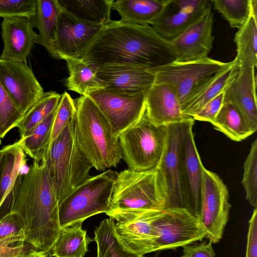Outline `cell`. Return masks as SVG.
Listing matches in <instances>:
<instances>
[{"label":"cell","instance_id":"cell-4","mask_svg":"<svg viewBox=\"0 0 257 257\" xmlns=\"http://www.w3.org/2000/svg\"><path fill=\"white\" fill-rule=\"evenodd\" d=\"M74 101L76 132L84 154L99 171L115 167L122 154L108 121L88 96H81Z\"/></svg>","mask_w":257,"mask_h":257},{"label":"cell","instance_id":"cell-46","mask_svg":"<svg viewBox=\"0 0 257 257\" xmlns=\"http://www.w3.org/2000/svg\"><path fill=\"white\" fill-rule=\"evenodd\" d=\"M251 17L257 22V1L250 0Z\"/></svg>","mask_w":257,"mask_h":257},{"label":"cell","instance_id":"cell-23","mask_svg":"<svg viewBox=\"0 0 257 257\" xmlns=\"http://www.w3.org/2000/svg\"><path fill=\"white\" fill-rule=\"evenodd\" d=\"M161 211L148 212L115 223L116 236L126 249L142 255L154 251L156 235L152 221Z\"/></svg>","mask_w":257,"mask_h":257},{"label":"cell","instance_id":"cell-3","mask_svg":"<svg viewBox=\"0 0 257 257\" xmlns=\"http://www.w3.org/2000/svg\"><path fill=\"white\" fill-rule=\"evenodd\" d=\"M168 201L166 187L156 168L144 171L127 169L117 173L106 214L117 221L129 219L163 210Z\"/></svg>","mask_w":257,"mask_h":257},{"label":"cell","instance_id":"cell-48","mask_svg":"<svg viewBox=\"0 0 257 257\" xmlns=\"http://www.w3.org/2000/svg\"><path fill=\"white\" fill-rule=\"evenodd\" d=\"M1 139H0V146H1Z\"/></svg>","mask_w":257,"mask_h":257},{"label":"cell","instance_id":"cell-32","mask_svg":"<svg viewBox=\"0 0 257 257\" xmlns=\"http://www.w3.org/2000/svg\"><path fill=\"white\" fill-rule=\"evenodd\" d=\"M56 108L25 137H21L18 141L25 154L34 160L46 159Z\"/></svg>","mask_w":257,"mask_h":257},{"label":"cell","instance_id":"cell-17","mask_svg":"<svg viewBox=\"0 0 257 257\" xmlns=\"http://www.w3.org/2000/svg\"><path fill=\"white\" fill-rule=\"evenodd\" d=\"M213 14L211 9L175 38L169 40L176 61H194L208 57L213 46Z\"/></svg>","mask_w":257,"mask_h":257},{"label":"cell","instance_id":"cell-8","mask_svg":"<svg viewBox=\"0 0 257 257\" xmlns=\"http://www.w3.org/2000/svg\"><path fill=\"white\" fill-rule=\"evenodd\" d=\"M230 63L207 57L190 62L174 61L147 70L154 75V83H166L172 87L182 108L207 80Z\"/></svg>","mask_w":257,"mask_h":257},{"label":"cell","instance_id":"cell-37","mask_svg":"<svg viewBox=\"0 0 257 257\" xmlns=\"http://www.w3.org/2000/svg\"><path fill=\"white\" fill-rule=\"evenodd\" d=\"M75 111L74 99L68 93L64 92L61 94L60 101L56 108L46 158L54 142L60 135L70 121L74 117Z\"/></svg>","mask_w":257,"mask_h":257},{"label":"cell","instance_id":"cell-42","mask_svg":"<svg viewBox=\"0 0 257 257\" xmlns=\"http://www.w3.org/2000/svg\"><path fill=\"white\" fill-rule=\"evenodd\" d=\"M182 257H215L212 242L193 243L183 247Z\"/></svg>","mask_w":257,"mask_h":257},{"label":"cell","instance_id":"cell-24","mask_svg":"<svg viewBox=\"0 0 257 257\" xmlns=\"http://www.w3.org/2000/svg\"><path fill=\"white\" fill-rule=\"evenodd\" d=\"M238 67L235 58L229 65L212 76L184 104L183 113L191 117L197 113L235 78Z\"/></svg>","mask_w":257,"mask_h":257},{"label":"cell","instance_id":"cell-30","mask_svg":"<svg viewBox=\"0 0 257 257\" xmlns=\"http://www.w3.org/2000/svg\"><path fill=\"white\" fill-rule=\"evenodd\" d=\"M211 123L214 128L230 140L240 142L254 134L241 112L230 102L223 103Z\"/></svg>","mask_w":257,"mask_h":257},{"label":"cell","instance_id":"cell-44","mask_svg":"<svg viewBox=\"0 0 257 257\" xmlns=\"http://www.w3.org/2000/svg\"><path fill=\"white\" fill-rule=\"evenodd\" d=\"M32 247L26 244L19 247H11L0 244V257H19Z\"/></svg>","mask_w":257,"mask_h":257},{"label":"cell","instance_id":"cell-49","mask_svg":"<svg viewBox=\"0 0 257 257\" xmlns=\"http://www.w3.org/2000/svg\"><path fill=\"white\" fill-rule=\"evenodd\" d=\"M48 257H51V256H48Z\"/></svg>","mask_w":257,"mask_h":257},{"label":"cell","instance_id":"cell-38","mask_svg":"<svg viewBox=\"0 0 257 257\" xmlns=\"http://www.w3.org/2000/svg\"><path fill=\"white\" fill-rule=\"evenodd\" d=\"M241 184L244 189L246 198L250 204L257 205V139L252 143L243 164Z\"/></svg>","mask_w":257,"mask_h":257},{"label":"cell","instance_id":"cell-14","mask_svg":"<svg viewBox=\"0 0 257 257\" xmlns=\"http://www.w3.org/2000/svg\"><path fill=\"white\" fill-rule=\"evenodd\" d=\"M0 81L23 116L44 93L27 62L0 59Z\"/></svg>","mask_w":257,"mask_h":257},{"label":"cell","instance_id":"cell-39","mask_svg":"<svg viewBox=\"0 0 257 257\" xmlns=\"http://www.w3.org/2000/svg\"><path fill=\"white\" fill-rule=\"evenodd\" d=\"M23 116L0 81V139L17 127Z\"/></svg>","mask_w":257,"mask_h":257},{"label":"cell","instance_id":"cell-16","mask_svg":"<svg viewBox=\"0 0 257 257\" xmlns=\"http://www.w3.org/2000/svg\"><path fill=\"white\" fill-rule=\"evenodd\" d=\"M193 120L168 125L166 147L156 167L162 177L167 190L168 201L167 208H184L180 181V151L186 127L188 122Z\"/></svg>","mask_w":257,"mask_h":257},{"label":"cell","instance_id":"cell-36","mask_svg":"<svg viewBox=\"0 0 257 257\" xmlns=\"http://www.w3.org/2000/svg\"><path fill=\"white\" fill-rule=\"evenodd\" d=\"M26 228L21 217L12 212L0 220V244L11 247L25 245Z\"/></svg>","mask_w":257,"mask_h":257},{"label":"cell","instance_id":"cell-6","mask_svg":"<svg viewBox=\"0 0 257 257\" xmlns=\"http://www.w3.org/2000/svg\"><path fill=\"white\" fill-rule=\"evenodd\" d=\"M117 173L108 169L88 179L59 203L61 228L101 213L107 212Z\"/></svg>","mask_w":257,"mask_h":257},{"label":"cell","instance_id":"cell-35","mask_svg":"<svg viewBox=\"0 0 257 257\" xmlns=\"http://www.w3.org/2000/svg\"><path fill=\"white\" fill-rule=\"evenodd\" d=\"M212 6L232 28L239 29L251 17L250 0H214Z\"/></svg>","mask_w":257,"mask_h":257},{"label":"cell","instance_id":"cell-47","mask_svg":"<svg viewBox=\"0 0 257 257\" xmlns=\"http://www.w3.org/2000/svg\"><path fill=\"white\" fill-rule=\"evenodd\" d=\"M2 151L1 150H0V165H1V162L2 160Z\"/></svg>","mask_w":257,"mask_h":257},{"label":"cell","instance_id":"cell-40","mask_svg":"<svg viewBox=\"0 0 257 257\" xmlns=\"http://www.w3.org/2000/svg\"><path fill=\"white\" fill-rule=\"evenodd\" d=\"M37 0H0V17L32 18L36 13Z\"/></svg>","mask_w":257,"mask_h":257},{"label":"cell","instance_id":"cell-13","mask_svg":"<svg viewBox=\"0 0 257 257\" xmlns=\"http://www.w3.org/2000/svg\"><path fill=\"white\" fill-rule=\"evenodd\" d=\"M104 26L80 20L60 7L54 42L58 58H81Z\"/></svg>","mask_w":257,"mask_h":257},{"label":"cell","instance_id":"cell-18","mask_svg":"<svg viewBox=\"0 0 257 257\" xmlns=\"http://www.w3.org/2000/svg\"><path fill=\"white\" fill-rule=\"evenodd\" d=\"M34 28L32 18L3 19L1 35L4 46L0 59L27 62L38 37Z\"/></svg>","mask_w":257,"mask_h":257},{"label":"cell","instance_id":"cell-1","mask_svg":"<svg viewBox=\"0 0 257 257\" xmlns=\"http://www.w3.org/2000/svg\"><path fill=\"white\" fill-rule=\"evenodd\" d=\"M81 58L97 67L122 64L151 68L172 62L176 56L169 41L150 25L119 20L104 26Z\"/></svg>","mask_w":257,"mask_h":257},{"label":"cell","instance_id":"cell-7","mask_svg":"<svg viewBox=\"0 0 257 257\" xmlns=\"http://www.w3.org/2000/svg\"><path fill=\"white\" fill-rule=\"evenodd\" d=\"M168 125H158L149 119L146 111L118 137L122 158L128 169L144 171L156 168L167 142Z\"/></svg>","mask_w":257,"mask_h":257},{"label":"cell","instance_id":"cell-9","mask_svg":"<svg viewBox=\"0 0 257 257\" xmlns=\"http://www.w3.org/2000/svg\"><path fill=\"white\" fill-rule=\"evenodd\" d=\"M152 225L156 235L154 251L174 249L206 237L199 219L183 207L163 209Z\"/></svg>","mask_w":257,"mask_h":257},{"label":"cell","instance_id":"cell-26","mask_svg":"<svg viewBox=\"0 0 257 257\" xmlns=\"http://www.w3.org/2000/svg\"><path fill=\"white\" fill-rule=\"evenodd\" d=\"M166 2L167 0H117L113 2L112 9L117 12L121 21L150 25L161 14Z\"/></svg>","mask_w":257,"mask_h":257},{"label":"cell","instance_id":"cell-2","mask_svg":"<svg viewBox=\"0 0 257 257\" xmlns=\"http://www.w3.org/2000/svg\"><path fill=\"white\" fill-rule=\"evenodd\" d=\"M12 212L25 223V243L36 251L49 253L61 227L59 202L45 158L34 160L22 173Z\"/></svg>","mask_w":257,"mask_h":257},{"label":"cell","instance_id":"cell-5","mask_svg":"<svg viewBox=\"0 0 257 257\" xmlns=\"http://www.w3.org/2000/svg\"><path fill=\"white\" fill-rule=\"evenodd\" d=\"M46 161L59 203L91 177L93 167L78 141L75 116L52 145Z\"/></svg>","mask_w":257,"mask_h":257},{"label":"cell","instance_id":"cell-31","mask_svg":"<svg viewBox=\"0 0 257 257\" xmlns=\"http://www.w3.org/2000/svg\"><path fill=\"white\" fill-rule=\"evenodd\" d=\"M114 220L109 217L103 220L94 230L97 244V257H144L126 249L115 233Z\"/></svg>","mask_w":257,"mask_h":257},{"label":"cell","instance_id":"cell-25","mask_svg":"<svg viewBox=\"0 0 257 257\" xmlns=\"http://www.w3.org/2000/svg\"><path fill=\"white\" fill-rule=\"evenodd\" d=\"M60 6L58 0H37L35 15L32 18L39 33L36 44L45 48L52 58L58 59L54 42Z\"/></svg>","mask_w":257,"mask_h":257},{"label":"cell","instance_id":"cell-27","mask_svg":"<svg viewBox=\"0 0 257 257\" xmlns=\"http://www.w3.org/2000/svg\"><path fill=\"white\" fill-rule=\"evenodd\" d=\"M64 60L69 71V76L66 81L68 90L81 96H87L90 93L104 88L96 77V65L81 58H68Z\"/></svg>","mask_w":257,"mask_h":257},{"label":"cell","instance_id":"cell-43","mask_svg":"<svg viewBox=\"0 0 257 257\" xmlns=\"http://www.w3.org/2000/svg\"><path fill=\"white\" fill-rule=\"evenodd\" d=\"M246 257H257V209L254 208L249 221Z\"/></svg>","mask_w":257,"mask_h":257},{"label":"cell","instance_id":"cell-29","mask_svg":"<svg viewBox=\"0 0 257 257\" xmlns=\"http://www.w3.org/2000/svg\"><path fill=\"white\" fill-rule=\"evenodd\" d=\"M113 0H58L63 9L84 21L105 26L111 20Z\"/></svg>","mask_w":257,"mask_h":257},{"label":"cell","instance_id":"cell-20","mask_svg":"<svg viewBox=\"0 0 257 257\" xmlns=\"http://www.w3.org/2000/svg\"><path fill=\"white\" fill-rule=\"evenodd\" d=\"M0 165V220L13 211L14 201L27 160L19 142L2 149Z\"/></svg>","mask_w":257,"mask_h":257},{"label":"cell","instance_id":"cell-45","mask_svg":"<svg viewBox=\"0 0 257 257\" xmlns=\"http://www.w3.org/2000/svg\"><path fill=\"white\" fill-rule=\"evenodd\" d=\"M19 257H48V254L36 251L31 248L23 253Z\"/></svg>","mask_w":257,"mask_h":257},{"label":"cell","instance_id":"cell-41","mask_svg":"<svg viewBox=\"0 0 257 257\" xmlns=\"http://www.w3.org/2000/svg\"><path fill=\"white\" fill-rule=\"evenodd\" d=\"M223 99L224 90L207 102L192 117L194 120L211 122L219 111L223 103Z\"/></svg>","mask_w":257,"mask_h":257},{"label":"cell","instance_id":"cell-10","mask_svg":"<svg viewBox=\"0 0 257 257\" xmlns=\"http://www.w3.org/2000/svg\"><path fill=\"white\" fill-rule=\"evenodd\" d=\"M146 93L103 88L88 96L110 124L114 136H119L135 124L146 111Z\"/></svg>","mask_w":257,"mask_h":257},{"label":"cell","instance_id":"cell-21","mask_svg":"<svg viewBox=\"0 0 257 257\" xmlns=\"http://www.w3.org/2000/svg\"><path fill=\"white\" fill-rule=\"evenodd\" d=\"M145 102L147 116L156 125H168L194 119L183 113L175 92L167 84L154 82L146 94Z\"/></svg>","mask_w":257,"mask_h":257},{"label":"cell","instance_id":"cell-12","mask_svg":"<svg viewBox=\"0 0 257 257\" xmlns=\"http://www.w3.org/2000/svg\"><path fill=\"white\" fill-rule=\"evenodd\" d=\"M194 121L187 124L181 144L180 181L184 207L199 219L203 165L194 140Z\"/></svg>","mask_w":257,"mask_h":257},{"label":"cell","instance_id":"cell-28","mask_svg":"<svg viewBox=\"0 0 257 257\" xmlns=\"http://www.w3.org/2000/svg\"><path fill=\"white\" fill-rule=\"evenodd\" d=\"M82 222L61 228L51 250L55 257H84L92 239L82 228Z\"/></svg>","mask_w":257,"mask_h":257},{"label":"cell","instance_id":"cell-15","mask_svg":"<svg viewBox=\"0 0 257 257\" xmlns=\"http://www.w3.org/2000/svg\"><path fill=\"white\" fill-rule=\"evenodd\" d=\"M212 5L213 0H167L151 26L161 37L170 40L211 9Z\"/></svg>","mask_w":257,"mask_h":257},{"label":"cell","instance_id":"cell-19","mask_svg":"<svg viewBox=\"0 0 257 257\" xmlns=\"http://www.w3.org/2000/svg\"><path fill=\"white\" fill-rule=\"evenodd\" d=\"M238 65L235 78L224 90L223 103L230 102L238 108L254 133L257 130L255 67Z\"/></svg>","mask_w":257,"mask_h":257},{"label":"cell","instance_id":"cell-22","mask_svg":"<svg viewBox=\"0 0 257 257\" xmlns=\"http://www.w3.org/2000/svg\"><path fill=\"white\" fill-rule=\"evenodd\" d=\"M147 69L137 65H107L98 67L96 75L105 88L146 94L155 79Z\"/></svg>","mask_w":257,"mask_h":257},{"label":"cell","instance_id":"cell-11","mask_svg":"<svg viewBox=\"0 0 257 257\" xmlns=\"http://www.w3.org/2000/svg\"><path fill=\"white\" fill-rule=\"evenodd\" d=\"M230 208L227 187L216 173L203 166L199 220L212 243L222 238Z\"/></svg>","mask_w":257,"mask_h":257},{"label":"cell","instance_id":"cell-34","mask_svg":"<svg viewBox=\"0 0 257 257\" xmlns=\"http://www.w3.org/2000/svg\"><path fill=\"white\" fill-rule=\"evenodd\" d=\"M61 97V94L53 91L44 92L18 125L21 138L25 137L56 108Z\"/></svg>","mask_w":257,"mask_h":257},{"label":"cell","instance_id":"cell-33","mask_svg":"<svg viewBox=\"0 0 257 257\" xmlns=\"http://www.w3.org/2000/svg\"><path fill=\"white\" fill-rule=\"evenodd\" d=\"M238 65L257 66V22L251 17L238 29L234 36Z\"/></svg>","mask_w":257,"mask_h":257}]
</instances>
